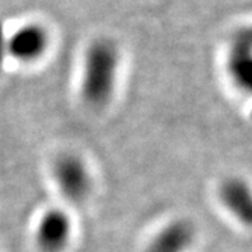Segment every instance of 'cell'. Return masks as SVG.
I'll use <instances>...</instances> for the list:
<instances>
[{
	"label": "cell",
	"instance_id": "1",
	"mask_svg": "<svg viewBox=\"0 0 252 252\" xmlns=\"http://www.w3.org/2000/svg\"><path fill=\"white\" fill-rule=\"evenodd\" d=\"M121 54L108 38L93 41L86 49L81 64L79 93L81 101L93 109L105 108L118 87Z\"/></svg>",
	"mask_w": 252,
	"mask_h": 252
},
{
	"label": "cell",
	"instance_id": "2",
	"mask_svg": "<svg viewBox=\"0 0 252 252\" xmlns=\"http://www.w3.org/2000/svg\"><path fill=\"white\" fill-rule=\"evenodd\" d=\"M51 178L59 195L73 205L83 203L89 198L94 184L89 164L72 152L59 154L52 161Z\"/></svg>",
	"mask_w": 252,
	"mask_h": 252
},
{
	"label": "cell",
	"instance_id": "3",
	"mask_svg": "<svg viewBox=\"0 0 252 252\" xmlns=\"http://www.w3.org/2000/svg\"><path fill=\"white\" fill-rule=\"evenodd\" d=\"M73 219L61 207L44 210L34 225L32 240L39 252H63L72 243Z\"/></svg>",
	"mask_w": 252,
	"mask_h": 252
},
{
	"label": "cell",
	"instance_id": "4",
	"mask_svg": "<svg viewBox=\"0 0 252 252\" xmlns=\"http://www.w3.org/2000/svg\"><path fill=\"white\" fill-rule=\"evenodd\" d=\"M51 36L44 26L30 23L7 36V56L24 64L38 62L49 49Z\"/></svg>",
	"mask_w": 252,
	"mask_h": 252
},
{
	"label": "cell",
	"instance_id": "5",
	"mask_svg": "<svg viewBox=\"0 0 252 252\" xmlns=\"http://www.w3.org/2000/svg\"><path fill=\"white\" fill-rule=\"evenodd\" d=\"M195 241V225L185 219H174L152 235L146 245V252H189Z\"/></svg>",
	"mask_w": 252,
	"mask_h": 252
},
{
	"label": "cell",
	"instance_id": "6",
	"mask_svg": "<svg viewBox=\"0 0 252 252\" xmlns=\"http://www.w3.org/2000/svg\"><path fill=\"white\" fill-rule=\"evenodd\" d=\"M230 79L241 90H250L252 74V35L248 28L235 32L227 54Z\"/></svg>",
	"mask_w": 252,
	"mask_h": 252
},
{
	"label": "cell",
	"instance_id": "7",
	"mask_svg": "<svg viewBox=\"0 0 252 252\" xmlns=\"http://www.w3.org/2000/svg\"><path fill=\"white\" fill-rule=\"evenodd\" d=\"M221 206L243 224H250L252 217V195L250 185L241 178H228L219 188Z\"/></svg>",
	"mask_w": 252,
	"mask_h": 252
},
{
	"label": "cell",
	"instance_id": "8",
	"mask_svg": "<svg viewBox=\"0 0 252 252\" xmlns=\"http://www.w3.org/2000/svg\"><path fill=\"white\" fill-rule=\"evenodd\" d=\"M6 42H7V35L4 32L3 24L0 23V70H1L3 63L7 58V45H6Z\"/></svg>",
	"mask_w": 252,
	"mask_h": 252
}]
</instances>
